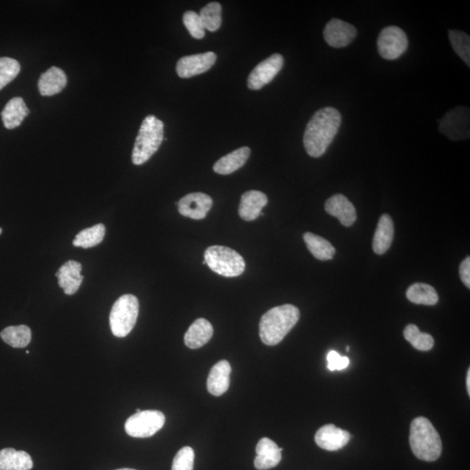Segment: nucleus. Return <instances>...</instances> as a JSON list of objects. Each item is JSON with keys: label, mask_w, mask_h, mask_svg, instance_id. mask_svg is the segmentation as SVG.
Returning <instances> with one entry per match:
<instances>
[{"label": "nucleus", "mask_w": 470, "mask_h": 470, "mask_svg": "<svg viewBox=\"0 0 470 470\" xmlns=\"http://www.w3.org/2000/svg\"><path fill=\"white\" fill-rule=\"evenodd\" d=\"M341 124V115L334 107H324L313 115L306 125L304 142L309 156L319 158L336 138Z\"/></svg>", "instance_id": "obj_1"}, {"label": "nucleus", "mask_w": 470, "mask_h": 470, "mask_svg": "<svg viewBox=\"0 0 470 470\" xmlns=\"http://www.w3.org/2000/svg\"><path fill=\"white\" fill-rule=\"evenodd\" d=\"M300 319L296 306L286 304L269 310L261 317L260 336L263 344L276 346L284 339Z\"/></svg>", "instance_id": "obj_2"}, {"label": "nucleus", "mask_w": 470, "mask_h": 470, "mask_svg": "<svg viewBox=\"0 0 470 470\" xmlns=\"http://www.w3.org/2000/svg\"><path fill=\"white\" fill-rule=\"evenodd\" d=\"M410 448L418 459L435 461L443 451L439 434L427 418L417 417L410 425Z\"/></svg>", "instance_id": "obj_3"}, {"label": "nucleus", "mask_w": 470, "mask_h": 470, "mask_svg": "<svg viewBox=\"0 0 470 470\" xmlns=\"http://www.w3.org/2000/svg\"><path fill=\"white\" fill-rule=\"evenodd\" d=\"M164 139V123L154 115L143 121L134 146L131 161L134 165L144 164L157 152Z\"/></svg>", "instance_id": "obj_4"}, {"label": "nucleus", "mask_w": 470, "mask_h": 470, "mask_svg": "<svg viewBox=\"0 0 470 470\" xmlns=\"http://www.w3.org/2000/svg\"><path fill=\"white\" fill-rule=\"evenodd\" d=\"M205 261L211 270L224 277H237L244 273V259L236 251L222 246L206 249Z\"/></svg>", "instance_id": "obj_5"}, {"label": "nucleus", "mask_w": 470, "mask_h": 470, "mask_svg": "<svg viewBox=\"0 0 470 470\" xmlns=\"http://www.w3.org/2000/svg\"><path fill=\"white\" fill-rule=\"evenodd\" d=\"M139 301L133 294L119 297L111 308L110 326L115 336L122 338L130 334L136 324L139 316Z\"/></svg>", "instance_id": "obj_6"}, {"label": "nucleus", "mask_w": 470, "mask_h": 470, "mask_svg": "<svg viewBox=\"0 0 470 470\" xmlns=\"http://www.w3.org/2000/svg\"><path fill=\"white\" fill-rule=\"evenodd\" d=\"M164 414L158 410H146L135 414L127 419L125 429L127 435L135 438H147L155 435L164 426Z\"/></svg>", "instance_id": "obj_7"}, {"label": "nucleus", "mask_w": 470, "mask_h": 470, "mask_svg": "<svg viewBox=\"0 0 470 470\" xmlns=\"http://www.w3.org/2000/svg\"><path fill=\"white\" fill-rule=\"evenodd\" d=\"M407 35L400 27L388 26L381 31L377 41V49L381 58L394 61L407 51Z\"/></svg>", "instance_id": "obj_8"}, {"label": "nucleus", "mask_w": 470, "mask_h": 470, "mask_svg": "<svg viewBox=\"0 0 470 470\" xmlns=\"http://www.w3.org/2000/svg\"><path fill=\"white\" fill-rule=\"evenodd\" d=\"M439 130L452 141L469 138V107L458 106L449 111L440 121Z\"/></svg>", "instance_id": "obj_9"}, {"label": "nucleus", "mask_w": 470, "mask_h": 470, "mask_svg": "<svg viewBox=\"0 0 470 470\" xmlns=\"http://www.w3.org/2000/svg\"><path fill=\"white\" fill-rule=\"evenodd\" d=\"M284 65V58L280 54H274L254 67L248 79L251 90H260L268 85L280 73Z\"/></svg>", "instance_id": "obj_10"}, {"label": "nucleus", "mask_w": 470, "mask_h": 470, "mask_svg": "<svg viewBox=\"0 0 470 470\" xmlns=\"http://www.w3.org/2000/svg\"><path fill=\"white\" fill-rule=\"evenodd\" d=\"M217 56L213 51L185 56L177 62L179 77L189 79L208 71L216 62Z\"/></svg>", "instance_id": "obj_11"}, {"label": "nucleus", "mask_w": 470, "mask_h": 470, "mask_svg": "<svg viewBox=\"0 0 470 470\" xmlns=\"http://www.w3.org/2000/svg\"><path fill=\"white\" fill-rule=\"evenodd\" d=\"M356 35V27L338 19H333L326 24L324 31L325 41L334 49L348 46Z\"/></svg>", "instance_id": "obj_12"}, {"label": "nucleus", "mask_w": 470, "mask_h": 470, "mask_svg": "<svg viewBox=\"0 0 470 470\" xmlns=\"http://www.w3.org/2000/svg\"><path fill=\"white\" fill-rule=\"evenodd\" d=\"M178 210L183 216L202 220L213 206L212 198L203 193L186 194L178 202Z\"/></svg>", "instance_id": "obj_13"}, {"label": "nucleus", "mask_w": 470, "mask_h": 470, "mask_svg": "<svg viewBox=\"0 0 470 470\" xmlns=\"http://www.w3.org/2000/svg\"><path fill=\"white\" fill-rule=\"evenodd\" d=\"M350 438L351 436L346 430L337 428L334 424H326L318 430L314 440L321 449L337 451L349 443Z\"/></svg>", "instance_id": "obj_14"}, {"label": "nucleus", "mask_w": 470, "mask_h": 470, "mask_svg": "<svg viewBox=\"0 0 470 470\" xmlns=\"http://www.w3.org/2000/svg\"><path fill=\"white\" fill-rule=\"evenodd\" d=\"M257 456L254 459V467L258 470H268L276 467L281 460V452L284 449L269 438H262L256 446Z\"/></svg>", "instance_id": "obj_15"}, {"label": "nucleus", "mask_w": 470, "mask_h": 470, "mask_svg": "<svg viewBox=\"0 0 470 470\" xmlns=\"http://www.w3.org/2000/svg\"><path fill=\"white\" fill-rule=\"evenodd\" d=\"M81 270V263L75 261H66L59 268L55 276L59 279V286L64 289V293L71 296L77 292L84 280Z\"/></svg>", "instance_id": "obj_16"}, {"label": "nucleus", "mask_w": 470, "mask_h": 470, "mask_svg": "<svg viewBox=\"0 0 470 470\" xmlns=\"http://www.w3.org/2000/svg\"><path fill=\"white\" fill-rule=\"evenodd\" d=\"M325 210L345 226H351L356 221V210L344 195L336 194L330 197L326 201Z\"/></svg>", "instance_id": "obj_17"}, {"label": "nucleus", "mask_w": 470, "mask_h": 470, "mask_svg": "<svg viewBox=\"0 0 470 470\" xmlns=\"http://www.w3.org/2000/svg\"><path fill=\"white\" fill-rule=\"evenodd\" d=\"M268 201V197L264 193L256 190L248 191L242 194L239 214L246 221L256 220Z\"/></svg>", "instance_id": "obj_18"}, {"label": "nucleus", "mask_w": 470, "mask_h": 470, "mask_svg": "<svg viewBox=\"0 0 470 470\" xmlns=\"http://www.w3.org/2000/svg\"><path fill=\"white\" fill-rule=\"evenodd\" d=\"M232 371L228 361H219L215 364L209 373L208 378L209 391L214 396H220L228 391L230 385V374Z\"/></svg>", "instance_id": "obj_19"}, {"label": "nucleus", "mask_w": 470, "mask_h": 470, "mask_svg": "<svg viewBox=\"0 0 470 470\" xmlns=\"http://www.w3.org/2000/svg\"><path fill=\"white\" fill-rule=\"evenodd\" d=\"M67 84V77L62 69L51 66L46 73L41 74L38 86L42 96H53L61 93Z\"/></svg>", "instance_id": "obj_20"}, {"label": "nucleus", "mask_w": 470, "mask_h": 470, "mask_svg": "<svg viewBox=\"0 0 470 470\" xmlns=\"http://www.w3.org/2000/svg\"><path fill=\"white\" fill-rule=\"evenodd\" d=\"M214 334L213 326L206 319L195 321L187 330L184 341L187 348L197 349L208 344Z\"/></svg>", "instance_id": "obj_21"}, {"label": "nucleus", "mask_w": 470, "mask_h": 470, "mask_svg": "<svg viewBox=\"0 0 470 470\" xmlns=\"http://www.w3.org/2000/svg\"><path fill=\"white\" fill-rule=\"evenodd\" d=\"M30 111L21 97H15L7 102L2 111L1 117L6 129H14L21 125Z\"/></svg>", "instance_id": "obj_22"}, {"label": "nucleus", "mask_w": 470, "mask_h": 470, "mask_svg": "<svg viewBox=\"0 0 470 470\" xmlns=\"http://www.w3.org/2000/svg\"><path fill=\"white\" fill-rule=\"evenodd\" d=\"M251 154V149L248 146L233 151L232 153L225 155L215 163L214 170L219 174H230L235 172L245 165L248 161Z\"/></svg>", "instance_id": "obj_23"}, {"label": "nucleus", "mask_w": 470, "mask_h": 470, "mask_svg": "<svg viewBox=\"0 0 470 470\" xmlns=\"http://www.w3.org/2000/svg\"><path fill=\"white\" fill-rule=\"evenodd\" d=\"M394 234V223L389 214H384L378 222L373 240L374 252L384 254L392 244Z\"/></svg>", "instance_id": "obj_24"}, {"label": "nucleus", "mask_w": 470, "mask_h": 470, "mask_svg": "<svg viewBox=\"0 0 470 470\" xmlns=\"http://www.w3.org/2000/svg\"><path fill=\"white\" fill-rule=\"evenodd\" d=\"M33 467V460L25 451L11 448L0 451V470H30Z\"/></svg>", "instance_id": "obj_25"}, {"label": "nucleus", "mask_w": 470, "mask_h": 470, "mask_svg": "<svg viewBox=\"0 0 470 470\" xmlns=\"http://www.w3.org/2000/svg\"><path fill=\"white\" fill-rule=\"evenodd\" d=\"M304 238L306 248L318 260L329 261L336 254V249L324 238L312 233H306Z\"/></svg>", "instance_id": "obj_26"}, {"label": "nucleus", "mask_w": 470, "mask_h": 470, "mask_svg": "<svg viewBox=\"0 0 470 470\" xmlns=\"http://www.w3.org/2000/svg\"><path fill=\"white\" fill-rule=\"evenodd\" d=\"M409 301L415 304L434 306L437 304L439 297L432 286L415 284L410 286L406 293Z\"/></svg>", "instance_id": "obj_27"}, {"label": "nucleus", "mask_w": 470, "mask_h": 470, "mask_svg": "<svg viewBox=\"0 0 470 470\" xmlns=\"http://www.w3.org/2000/svg\"><path fill=\"white\" fill-rule=\"evenodd\" d=\"M0 336L6 344L16 349L26 348L31 340V329L26 325L7 326Z\"/></svg>", "instance_id": "obj_28"}, {"label": "nucleus", "mask_w": 470, "mask_h": 470, "mask_svg": "<svg viewBox=\"0 0 470 470\" xmlns=\"http://www.w3.org/2000/svg\"><path fill=\"white\" fill-rule=\"evenodd\" d=\"M106 228L103 224H97L91 228L84 229L75 237L73 244L83 249H90L101 244L104 240Z\"/></svg>", "instance_id": "obj_29"}, {"label": "nucleus", "mask_w": 470, "mask_h": 470, "mask_svg": "<svg viewBox=\"0 0 470 470\" xmlns=\"http://www.w3.org/2000/svg\"><path fill=\"white\" fill-rule=\"evenodd\" d=\"M404 336L414 348L420 351H429L433 349L435 341L434 338L427 333H421L415 324H409L406 326Z\"/></svg>", "instance_id": "obj_30"}, {"label": "nucleus", "mask_w": 470, "mask_h": 470, "mask_svg": "<svg viewBox=\"0 0 470 470\" xmlns=\"http://www.w3.org/2000/svg\"><path fill=\"white\" fill-rule=\"evenodd\" d=\"M221 10L222 7L220 3L211 2L201 10V21L205 30L215 31L221 26Z\"/></svg>", "instance_id": "obj_31"}, {"label": "nucleus", "mask_w": 470, "mask_h": 470, "mask_svg": "<svg viewBox=\"0 0 470 470\" xmlns=\"http://www.w3.org/2000/svg\"><path fill=\"white\" fill-rule=\"evenodd\" d=\"M449 37L454 51L470 66V38L467 34L461 31H449Z\"/></svg>", "instance_id": "obj_32"}, {"label": "nucleus", "mask_w": 470, "mask_h": 470, "mask_svg": "<svg viewBox=\"0 0 470 470\" xmlns=\"http://www.w3.org/2000/svg\"><path fill=\"white\" fill-rule=\"evenodd\" d=\"M21 71V65L14 59L0 58V90L14 81Z\"/></svg>", "instance_id": "obj_33"}, {"label": "nucleus", "mask_w": 470, "mask_h": 470, "mask_svg": "<svg viewBox=\"0 0 470 470\" xmlns=\"http://www.w3.org/2000/svg\"><path fill=\"white\" fill-rule=\"evenodd\" d=\"M183 23L193 38L196 39L204 38L206 30L197 13L194 11H186L183 15Z\"/></svg>", "instance_id": "obj_34"}, {"label": "nucleus", "mask_w": 470, "mask_h": 470, "mask_svg": "<svg viewBox=\"0 0 470 470\" xmlns=\"http://www.w3.org/2000/svg\"><path fill=\"white\" fill-rule=\"evenodd\" d=\"M194 464V449L191 447H184L179 450L175 456L172 470H193Z\"/></svg>", "instance_id": "obj_35"}, {"label": "nucleus", "mask_w": 470, "mask_h": 470, "mask_svg": "<svg viewBox=\"0 0 470 470\" xmlns=\"http://www.w3.org/2000/svg\"><path fill=\"white\" fill-rule=\"evenodd\" d=\"M326 361H328V369L330 371L334 370H344L348 368L350 361L349 357L341 356L336 351H330L326 356Z\"/></svg>", "instance_id": "obj_36"}, {"label": "nucleus", "mask_w": 470, "mask_h": 470, "mask_svg": "<svg viewBox=\"0 0 470 470\" xmlns=\"http://www.w3.org/2000/svg\"><path fill=\"white\" fill-rule=\"evenodd\" d=\"M461 280L464 285L470 289V258L467 257L461 262L459 269Z\"/></svg>", "instance_id": "obj_37"}, {"label": "nucleus", "mask_w": 470, "mask_h": 470, "mask_svg": "<svg viewBox=\"0 0 470 470\" xmlns=\"http://www.w3.org/2000/svg\"><path fill=\"white\" fill-rule=\"evenodd\" d=\"M466 386H467L468 394L469 396H470V369L468 370L467 379H466Z\"/></svg>", "instance_id": "obj_38"}, {"label": "nucleus", "mask_w": 470, "mask_h": 470, "mask_svg": "<svg viewBox=\"0 0 470 470\" xmlns=\"http://www.w3.org/2000/svg\"><path fill=\"white\" fill-rule=\"evenodd\" d=\"M117 470H135V469H117Z\"/></svg>", "instance_id": "obj_39"}, {"label": "nucleus", "mask_w": 470, "mask_h": 470, "mask_svg": "<svg viewBox=\"0 0 470 470\" xmlns=\"http://www.w3.org/2000/svg\"><path fill=\"white\" fill-rule=\"evenodd\" d=\"M349 350H350V349H349V346H346V351H348V352H349Z\"/></svg>", "instance_id": "obj_40"}, {"label": "nucleus", "mask_w": 470, "mask_h": 470, "mask_svg": "<svg viewBox=\"0 0 470 470\" xmlns=\"http://www.w3.org/2000/svg\"><path fill=\"white\" fill-rule=\"evenodd\" d=\"M2 234V229H1V228H0V234Z\"/></svg>", "instance_id": "obj_41"}]
</instances>
